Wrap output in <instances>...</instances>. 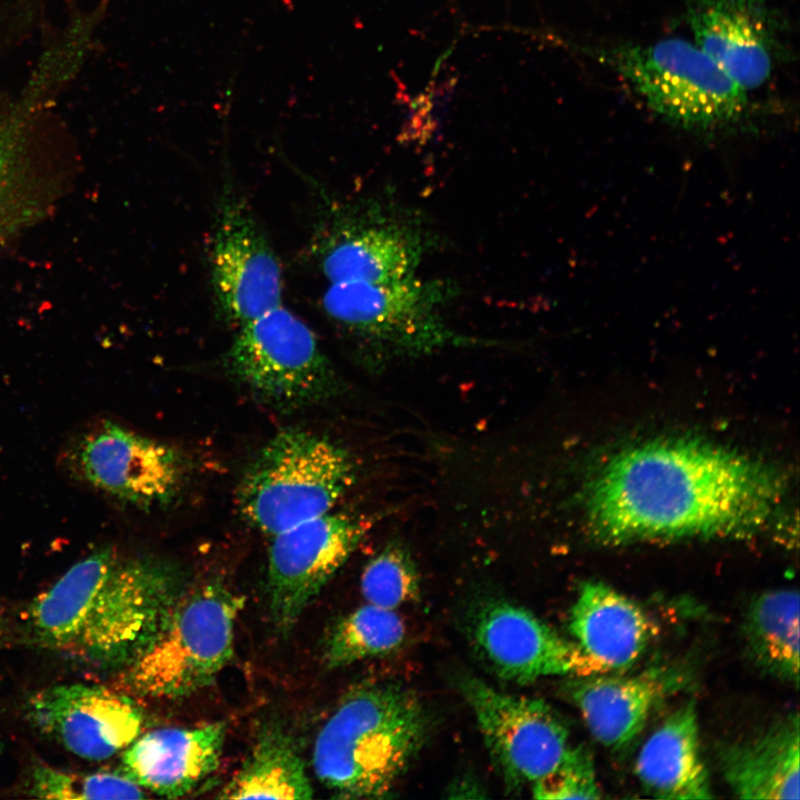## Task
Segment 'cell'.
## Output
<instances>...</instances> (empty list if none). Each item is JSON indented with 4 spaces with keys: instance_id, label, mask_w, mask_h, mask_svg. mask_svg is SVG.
Wrapping results in <instances>:
<instances>
[{
    "instance_id": "cell-1",
    "label": "cell",
    "mask_w": 800,
    "mask_h": 800,
    "mask_svg": "<svg viewBox=\"0 0 800 800\" xmlns=\"http://www.w3.org/2000/svg\"><path fill=\"white\" fill-rule=\"evenodd\" d=\"M781 477L729 449L660 439L623 449L590 481L587 522L602 542L744 536L773 516Z\"/></svg>"
},
{
    "instance_id": "cell-2",
    "label": "cell",
    "mask_w": 800,
    "mask_h": 800,
    "mask_svg": "<svg viewBox=\"0 0 800 800\" xmlns=\"http://www.w3.org/2000/svg\"><path fill=\"white\" fill-rule=\"evenodd\" d=\"M182 593L169 564L103 548L37 596L24 622L46 649L96 668L126 667L157 637Z\"/></svg>"
},
{
    "instance_id": "cell-3",
    "label": "cell",
    "mask_w": 800,
    "mask_h": 800,
    "mask_svg": "<svg viewBox=\"0 0 800 800\" xmlns=\"http://www.w3.org/2000/svg\"><path fill=\"white\" fill-rule=\"evenodd\" d=\"M428 713L408 688L382 682L350 692L320 730L313 768L344 798H384L421 750Z\"/></svg>"
},
{
    "instance_id": "cell-4",
    "label": "cell",
    "mask_w": 800,
    "mask_h": 800,
    "mask_svg": "<svg viewBox=\"0 0 800 800\" xmlns=\"http://www.w3.org/2000/svg\"><path fill=\"white\" fill-rule=\"evenodd\" d=\"M317 196L311 253L327 282H383L418 274L440 239L417 209L390 194L340 198L323 186Z\"/></svg>"
},
{
    "instance_id": "cell-5",
    "label": "cell",
    "mask_w": 800,
    "mask_h": 800,
    "mask_svg": "<svg viewBox=\"0 0 800 800\" xmlns=\"http://www.w3.org/2000/svg\"><path fill=\"white\" fill-rule=\"evenodd\" d=\"M458 293L452 281L416 274L383 282H327L320 303L327 319L369 359L497 344L449 326L442 310Z\"/></svg>"
},
{
    "instance_id": "cell-6",
    "label": "cell",
    "mask_w": 800,
    "mask_h": 800,
    "mask_svg": "<svg viewBox=\"0 0 800 800\" xmlns=\"http://www.w3.org/2000/svg\"><path fill=\"white\" fill-rule=\"evenodd\" d=\"M356 476V461L343 447L290 428L253 458L237 489V504L249 524L272 537L330 512Z\"/></svg>"
},
{
    "instance_id": "cell-7",
    "label": "cell",
    "mask_w": 800,
    "mask_h": 800,
    "mask_svg": "<svg viewBox=\"0 0 800 800\" xmlns=\"http://www.w3.org/2000/svg\"><path fill=\"white\" fill-rule=\"evenodd\" d=\"M594 52L652 111L678 127L721 130L747 114L748 92L694 42L668 38Z\"/></svg>"
},
{
    "instance_id": "cell-8",
    "label": "cell",
    "mask_w": 800,
    "mask_h": 800,
    "mask_svg": "<svg viewBox=\"0 0 800 800\" xmlns=\"http://www.w3.org/2000/svg\"><path fill=\"white\" fill-rule=\"evenodd\" d=\"M240 600L209 583L181 594L151 643L124 667L139 696L180 698L210 684L231 659Z\"/></svg>"
},
{
    "instance_id": "cell-9",
    "label": "cell",
    "mask_w": 800,
    "mask_h": 800,
    "mask_svg": "<svg viewBox=\"0 0 800 800\" xmlns=\"http://www.w3.org/2000/svg\"><path fill=\"white\" fill-rule=\"evenodd\" d=\"M223 363L256 398L282 411L339 391L337 373L314 332L283 304L238 328Z\"/></svg>"
},
{
    "instance_id": "cell-10",
    "label": "cell",
    "mask_w": 800,
    "mask_h": 800,
    "mask_svg": "<svg viewBox=\"0 0 800 800\" xmlns=\"http://www.w3.org/2000/svg\"><path fill=\"white\" fill-rule=\"evenodd\" d=\"M210 260L213 302L224 323L238 329L282 304L277 253L249 201L230 179L217 203Z\"/></svg>"
},
{
    "instance_id": "cell-11",
    "label": "cell",
    "mask_w": 800,
    "mask_h": 800,
    "mask_svg": "<svg viewBox=\"0 0 800 800\" xmlns=\"http://www.w3.org/2000/svg\"><path fill=\"white\" fill-rule=\"evenodd\" d=\"M64 461L80 482L141 509L170 502L184 478L174 449L109 420L77 436Z\"/></svg>"
},
{
    "instance_id": "cell-12",
    "label": "cell",
    "mask_w": 800,
    "mask_h": 800,
    "mask_svg": "<svg viewBox=\"0 0 800 800\" xmlns=\"http://www.w3.org/2000/svg\"><path fill=\"white\" fill-rule=\"evenodd\" d=\"M460 688L509 791L544 777L569 749L566 723L542 699L506 693L476 677H463Z\"/></svg>"
},
{
    "instance_id": "cell-13",
    "label": "cell",
    "mask_w": 800,
    "mask_h": 800,
    "mask_svg": "<svg viewBox=\"0 0 800 800\" xmlns=\"http://www.w3.org/2000/svg\"><path fill=\"white\" fill-rule=\"evenodd\" d=\"M371 526L372 520L364 516L331 510L272 536L268 560L269 607L280 631L293 627Z\"/></svg>"
},
{
    "instance_id": "cell-14",
    "label": "cell",
    "mask_w": 800,
    "mask_h": 800,
    "mask_svg": "<svg viewBox=\"0 0 800 800\" xmlns=\"http://www.w3.org/2000/svg\"><path fill=\"white\" fill-rule=\"evenodd\" d=\"M469 631L480 656L509 681L528 683L550 676L608 672L576 642L531 611L506 600L481 603L471 616Z\"/></svg>"
},
{
    "instance_id": "cell-15",
    "label": "cell",
    "mask_w": 800,
    "mask_h": 800,
    "mask_svg": "<svg viewBox=\"0 0 800 800\" xmlns=\"http://www.w3.org/2000/svg\"><path fill=\"white\" fill-rule=\"evenodd\" d=\"M30 722L76 756L106 760L141 733L142 716L127 696L101 686L60 684L33 693Z\"/></svg>"
},
{
    "instance_id": "cell-16",
    "label": "cell",
    "mask_w": 800,
    "mask_h": 800,
    "mask_svg": "<svg viewBox=\"0 0 800 800\" xmlns=\"http://www.w3.org/2000/svg\"><path fill=\"white\" fill-rule=\"evenodd\" d=\"M694 43L747 92L771 77L777 24L767 0H689Z\"/></svg>"
},
{
    "instance_id": "cell-17",
    "label": "cell",
    "mask_w": 800,
    "mask_h": 800,
    "mask_svg": "<svg viewBox=\"0 0 800 800\" xmlns=\"http://www.w3.org/2000/svg\"><path fill=\"white\" fill-rule=\"evenodd\" d=\"M687 682L677 667H654L633 676L572 677L566 693L601 744L621 750L643 730L650 713Z\"/></svg>"
},
{
    "instance_id": "cell-18",
    "label": "cell",
    "mask_w": 800,
    "mask_h": 800,
    "mask_svg": "<svg viewBox=\"0 0 800 800\" xmlns=\"http://www.w3.org/2000/svg\"><path fill=\"white\" fill-rule=\"evenodd\" d=\"M224 736L222 722L150 731L124 749L122 773L157 794L184 796L218 768Z\"/></svg>"
},
{
    "instance_id": "cell-19",
    "label": "cell",
    "mask_w": 800,
    "mask_h": 800,
    "mask_svg": "<svg viewBox=\"0 0 800 800\" xmlns=\"http://www.w3.org/2000/svg\"><path fill=\"white\" fill-rule=\"evenodd\" d=\"M574 642L608 672H623L646 651L653 633L643 609L600 581L580 586L570 610Z\"/></svg>"
},
{
    "instance_id": "cell-20",
    "label": "cell",
    "mask_w": 800,
    "mask_h": 800,
    "mask_svg": "<svg viewBox=\"0 0 800 800\" xmlns=\"http://www.w3.org/2000/svg\"><path fill=\"white\" fill-rule=\"evenodd\" d=\"M634 770L652 797L670 800L713 797L700 751L693 700L679 707L651 733L637 757Z\"/></svg>"
},
{
    "instance_id": "cell-21",
    "label": "cell",
    "mask_w": 800,
    "mask_h": 800,
    "mask_svg": "<svg viewBox=\"0 0 800 800\" xmlns=\"http://www.w3.org/2000/svg\"><path fill=\"white\" fill-rule=\"evenodd\" d=\"M799 716L790 713L756 738L722 746V774L740 799L798 800Z\"/></svg>"
},
{
    "instance_id": "cell-22",
    "label": "cell",
    "mask_w": 800,
    "mask_h": 800,
    "mask_svg": "<svg viewBox=\"0 0 800 800\" xmlns=\"http://www.w3.org/2000/svg\"><path fill=\"white\" fill-rule=\"evenodd\" d=\"M747 651L766 673L799 683V593L770 590L749 604L743 621Z\"/></svg>"
},
{
    "instance_id": "cell-23",
    "label": "cell",
    "mask_w": 800,
    "mask_h": 800,
    "mask_svg": "<svg viewBox=\"0 0 800 800\" xmlns=\"http://www.w3.org/2000/svg\"><path fill=\"white\" fill-rule=\"evenodd\" d=\"M313 789L293 739L277 727L266 728L234 777L223 799H310Z\"/></svg>"
},
{
    "instance_id": "cell-24",
    "label": "cell",
    "mask_w": 800,
    "mask_h": 800,
    "mask_svg": "<svg viewBox=\"0 0 800 800\" xmlns=\"http://www.w3.org/2000/svg\"><path fill=\"white\" fill-rule=\"evenodd\" d=\"M404 623L396 610L366 603L332 628L324 648L330 668L391 653L403 642Z\"/></svg>"
},
{
    "instance_id": "cell-25",
    "label": "cell",
    "mask_w": 800,
    "mask_h": 800,
    "mask_svg": "<svg viewBox=\"0 0 800 800\" xmlns=\"http://www.w3.org/2000/svg\"><path fill=\"white\" fill-rule=\"evenodd\" d=\"M29 792L44 799H140L143 790L124 773H82L47 764L34 768Z\"/></svg>"
},
{
    "instance_id": "cell-26",
    "label": "cell",
    "mask_w": 800,
    "mask_h": 800,
    "mask_svg": "<svg viewBox=\"0 0 800 800\" xmlns=\"http://www.w3.org/2000/svg\"><path fill=\"white\" fill-rule=\"evenodd\" d=\"M419 574L410 552L391 542L366 566L361 576V592L366 602L386 609L414 600L419 596Z\"/></svg>"
},
{
    "instance_id": "cell-27",
    "label": "cell",
    "mask_w": 800,
    "mask_h": 800,
    "mask_svg": "<svg viewBox=\"0 0 800 800\" xmlns=\"http://www.w3.org/2000/svg\"><path fill=\"white\" fill-rule=\"evenodd\" d=\"M536 799H600L593 759L584 747L566 751L558 764L531 784Z\"/></svg>"
},
{
    "instance_id": "cell-28",
    "label": "cell",
    "mask_w": 800,
    "mask_h": 800,
    "mask_svg": "<svg viewBox=\"0 0 800 800\" xmlns=\"http://www.w3.org/2000/svg\"><path fill=\"white\" fill-rule=\"evenodd\" d=\"M17 150V142L11 133L0 128V237L14 223L13 217H20L14 209L20 210L19 193L24 169H21Z\"/></svg>"
},
{
    "instance_id": "cell-29",
    "label": "cell",
    "mask_w": 800,
    "mask_h": 800,
    "mask_svg": "<svg viewBox=\"0 0 800 800\" xmlns=\"http://www.w3.org/2000/svg\"><path fill=\"white\" fill-rule=\"evenodd\" d=\"M2 636H3V618H2V613H1V609H0V643L2 640Z\"/></svg>"
}]
</instances>
